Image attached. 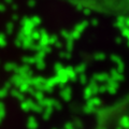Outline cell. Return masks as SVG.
<instances>
[]
</instances>
